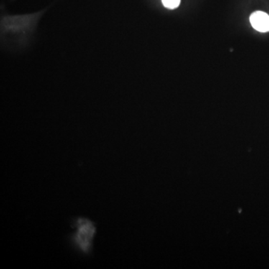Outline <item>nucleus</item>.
<instances>
[{"mask_svg": "<svg viewBox=\"0 0 269 269\" xmlns=\"http://www.w3.org/2000/svg\"><path fill=\"white\" fill-rule=\"evenodd\" d=\"M76 233L75 234L74 242L83 252H88L91 249L95 227L89 220L80 219L76 223Z\"/></svg>", "mask_w": 269, "mask_h": 269, "instance_id": "1", "label": "nucleus"}, {"mask_svg": "<svg viewBox=\"0 0 269 269\" xmlns=\"http://www.w3.org/2000/svg\"><path fill=\"white\" fill-rule=\"evenodd\" d=\"M250 22L254 29L260 32H269V15L262 11H256L250 17Z\"/></svg>", "mask_w": 269, "mask_h": 269, "instance_id": "2", "label": "nucleus"}, {"mask_svg": "<svg viewBox=\"0 0 269 269\" xmlns=\"http://www.w3.org/2000/svg\"><path fill=\"white\" fill-rule=\"evenodd\" d=\"M165 7L169 9H177L180 4V0H162Z\"/></svg>", "mask_w": 269, "mask_h": 269, "instance_id": "3", "label": "nucleus"}]
</instances>
